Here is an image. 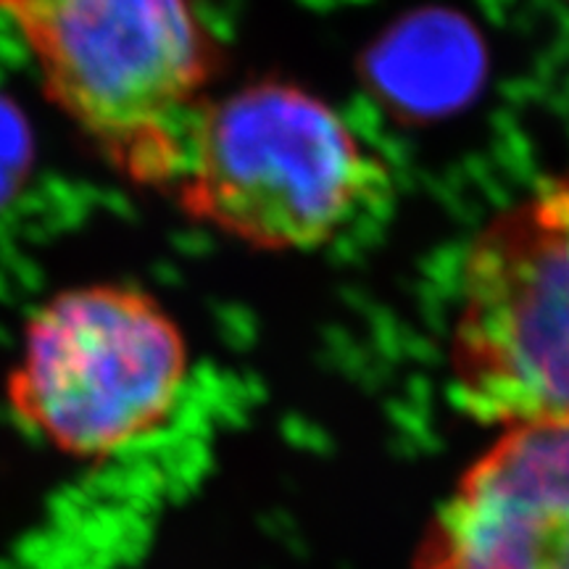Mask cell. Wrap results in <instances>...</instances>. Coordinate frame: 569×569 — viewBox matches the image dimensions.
Segmentation results:
<instances>
[{
  "label": "cell",
  "instance_id": "obj_1",
  "mask_svg": "<svg viewBox=\"0 0 569 569\" xmlns=\"http://www.w3.org/2000/svg\"><path fill=\"white\" fill-rule=\"evenodd\" d=\"M46 96L132 182L180 172L198 92L217 67L193 0H0Z\"/></svg>",
  "mask_w": 569,
  "mask_h": 569
},
{
  "label": "cell",
  "instance_id": "obj_6",
  "mask_svg": "<svg viewBox=\"0 0 569 569\" xmlns=\"http://www.w3.org/2000/svg\"><path fill=\"white\" fill-rule=\"evenodd\" d=\"M361 74L401 122H438L478 98L488 74L486 40L465 13L427 6L367 48Z\"/></svg>",
  "mask_w": 569,
  "mask_h": 569
},
{
  "label": "cell",
  "instance_id": "obj_7",
  "mask_svg": "<svg viewBox=\"0 0 569 569\" xmlns=\"http://www.w3.org/2000/svg\"><path fill=\"white\" fill-rule=\"evenodd\" d=\"M34 142L24 111L0 92V206L17 196L32 169Z\"/></svg>",
  "mask_w": 569,
  "mask_h": 569
},
{
  "label": "cell",
  "instance_id": "obj_8",
  "mask_svg": "<svg viewBox=\"0 0 569 569\" xmlns=\"http://www.w3.org/2000/svg\"><path fill=\"white\" fill-rule=\"evenodd\" d=\"M567 3H569V0H567Z\"/></svg>",
  "mask_w": 569,
  "mask_h": 569
},
{
  "label": "cell",
  "instance_id": "obj_2",
  "mask_svg": "<svg viewBox=\"0 0 569 569\" xmlns=\"http://www.w3.org/2000/svg\"><path fill=\"white\" fill-rule=\"evenodd\" d=\"M380 180L325 101L259 82L198 109L172 188L190 217L264 251L336 238Z\"/></svg>",
  "mask_w": 569,
  "mask_h": 569
},
{
  "label": "cell",
  "instance_id": "obj_5",
  "mask_svg": "<svg viewBox=\"0 0 569 569\" xmlns=\"http://www.w3.org/2000/svg\"><path fill=\"white\" fill-rule=\"evenodd\" d=\"M417 569H569V419L503 425L427 528Z\"/></svg>",
  "mask_w": 569,
  "mask_h": 569
},
{
  "label": "cell",
  "instance_id": "obj_4",
  "mask_svg": "<svg viewBox=\"0 0 569 569\" xmlns=\"http://www.w3.org/2000/svg\"><path fill=\"white\" fill-rule=\"evenodd\" d=\"M453 382L490 425L569 419V177L496 217L469 248Z\"/></svg>",
  "mask_w": 569,
  "mask_h": 569
},
{
  "label": "cell",
  "instance_id": "obj_3",
  "mask_svg": "<svg viewBox=\"0 0 569 569\" xmlns=\"http://www.w3.org/2000/svg\"><path fill=\"white\" fill-rule=\"evenodd\" d=\"M188 343L151 293L122 282L61 290L27 319L6 403L24 430L74 461H103L172 417Z\"/></svg>",
  "mask_w": 569,
  "mask_h": 569
}]
</instances>
